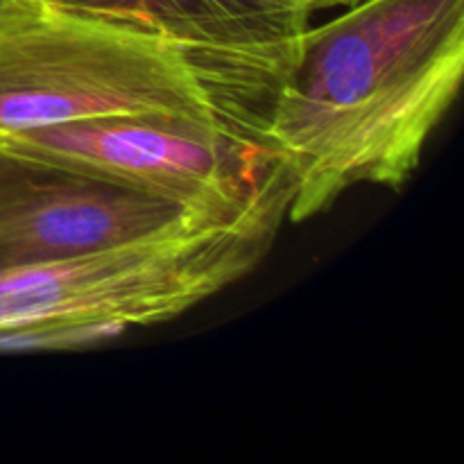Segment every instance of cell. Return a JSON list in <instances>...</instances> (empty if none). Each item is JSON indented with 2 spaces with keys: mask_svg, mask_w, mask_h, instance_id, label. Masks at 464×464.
<instances>
[{
  "mask_svg": "<svg viewBox=\"0 0 464 464\" xmlns=\"http://www.w3.org/2000/svg\"><path fill=\"white\" fill-rule=\"evenodd\" d=\"M295 3L302 5L308 12H317V9H344L349 5L358 3V0H295Z\"/></svg>",
  "mask_w": 464,
  "mask_h": 464,
  "instance_id": "8",
  "label": "cell"
},
{
  "mask_svg": "<svg viewBox=\"0 0 464 464\" xmlns=\"http://www.w3.org/2000/svg\"><path fill=\"white\" fill-rule=\"evenodd\" d=\"M54 9L159 34L270 116L311 12L295 0H50Z\"/></svg>",
  "mask_w": 464,
  "mask_h": 464,
  "instance_id": "6",
  "label": "cell"
},
{
  "mask_svg": "<svg viewBox=\"0 0 464 464\" xmlns=\"http://www.w3.org/2000/svg\"><path fill=\"white\" fill-rule=\"evenodd\" d=\"M0 154L111 181L207 220H234L288 181L261 139L172 118L39 127L3 136Z\"/></svg>",
  "mask_w": 464,
  "mask_h": 464,
  "instance_id": "4",
  "label": "cell"
},
{
  "mask_svg": "<svg viewBox=\"0 0 464 464\" xmlns=\"http://www.w3.org/2000/svg\"><path fill=\"white\" fill-rule=\"evenodd\" d=\"M290 199L285 181L234 220L193 218L134 243L0 267V334L44 329L72 347L175 320L266 258Z\"/></svg>",
  "mask_w": 464,
  "mask_h": 464,
  "instance_id": "2",
  "label": "cell"
},
{
  "mask_svg": "<svg viewBox=\"0 0 464 464\" xmlns=\"http://www.w3.org/2000/svg\"><path fill=\"white\" fill-rule=\"evenodd\" d=\"M100 118H172L261 140L266 130L261 111L159 34L53 7L0 39V139Z\"/></svg>",
  "mask_w": 464,
  "mask_h": 464,
  "instance_id": "3",
  "label": "cell"
},
{
  "mask_svg": "<svg viewBox=\"0 0 464 464\" xmlns=\"http://www.w3.org/2000/svg\"><path fill=\"white\" fill-rule=\"evenodd\" d=\"M464 0H358L299 39L263 140L284 168L288 222L353 186L401 190L460 93Z\"/></svg>",
  "mask_w": 464,
  "mask_h": 464,
  "instance_id": "1",
  "label": "cell"
},
{
  "mask_svg": "<svg viewBox=\"0 0 464 464\" xmlns=\"http://www.w3.org/2000/svg\"><path fill=\"white\" fill-rule=\"evenodd\" d=\"M193 218L111 181L0 154V267L134 243Z\"/></svg>",
  "mask_w": 464,
  "mask_h": 464,
  "instance_id": "5",
  "label": "cell"
},
{
  "mask_svg": "<svg viewBox=\"0 0 464 464\" xmlns=\"http://www.w3.org/2000/svg\"><path fill=\"white\" fill-rule=\"evenodd\" d=\"M50 9V0H0V39L39 21Z\"/></svg>",
  "mask_w": 464,
  "mask_h": 464,
  "instance_id": "7",
  "label": "cell"
}]
</instances>
